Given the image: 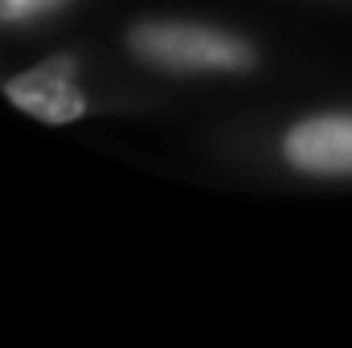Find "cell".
I'll return each mask as SVG.
<instances>
[{
    "mask_svg": "<svg viewBox=\"0 0 352 348\" xmlns=\"http://www.w3.org/2000/svg\"><path fill=\"white\" fill-rule=\"evenodd\" d=\"M119 54L135 70L176 83H238L266 70V50L254 33L173 12L131 17L119 29Z\"/></svg>",
    "mask_w": 352,
    "mask_h": 348,
    "instance_id": "1",
    "label": "cell"
},
{
    "mask_svg": "<svg viewBox=\"0 0 352 348\" xmlns=\"http://www.w3.org/2000/svg\"><path fill=\"white\" fill-rule=\"evenodd\" d=\"M0 94L16 111H25L29 119H37L45 127H74V123L94 119V115L152 107L140 94L98 87L90 74V58L82 50H58V54H45L41 62H33L25 70L0 74Z\"/></svg>",
    "mask_w": 352,
    "mask_h": 348,
    "instance_id": "3",
    "label": "cell"
},
{
    "mask_svg": "<svg viewBox=\"0 0 352 348\" xmlns=\"http://www.w3.org/2000/svg\"><path fill=\"white\" fill-rule=\"evenodd\" d=\"M78 0H0V37H29L58 25Z\"/></svg>",
    "mask_w": 352,
    "mask_h": 348,
    "instance_id": "4",
    "label": "cell"
},
{
    "mask_svg": "<svg viewBox=\"0 0 352 348\" xmlns=\"http://www.w3.org/2000/svg\"><path fill=\"white\" fill-rule=\"evenodd\" d=\"M221 156L246 173L291 184H352V107H311L234 131Z\"/></svg>",
    "mask_w": 352,
    "mask_h": 348,
    "instance_id": "2",
    "label": "cell"
}]
</instances>
